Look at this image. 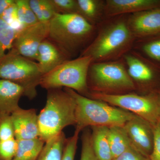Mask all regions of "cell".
Instances as JSON below:
<instances>
[{"instance_id":"1","label":"cell","mask_w":160,"mask_h":160,"mask_svg":"<svg viewBox=\"0 0 160 160\" xmlns=\"http://www.w3.org/2000/svg\"><path fill=\"white\" fill-rule=\"evenodd\" d=\"M47 90L46 105L38 115L39 138L45 142L67 126L76 124V103L73 97L62 88Z\"/></svg>"},{"instance_id":"2","label":"cell","mask_w":160,"mask_h":160,"mask_svg":"<svg viewBox=\"0 0 160 160\" xmlns=\"http://www.w3.org/2000/svg\"><path fill=\"white\" fill-rule=\"evenodd\" d=\"M64 89L73 97L76 103L75 131L81 132L87 127L123 126L136 115L99 100L79 94L69 88Z\"/></svg>"},{"instance_id":"3","label":"cell","mask_w":160,"mask_h":160,"mask_svg":"<svg viewBox=\"0 0 160 160\" xmlns=\"http://www.w3.org/2000/svg\"><path fill=\"white\" fill-rule=\"evenodd\" d=\"M91 23L78 13H55L49 22L48 38L70 57L92 34Z\"/></svg>"},{"instance_id":"4","label":"cell","mask_w":160,"mask_h":160,"mask_svg":"<svg viewBox=\"0 0 160 160\" xmlns=\"http://www.w3.org/2000/svg\"><path fill=\"white\" fill-rule=\"evenodd\" d=\"M92 63V58L86 56L67 60L44 75L40 86L47 90L62 87L69 88L88 98L89 92L87 80Z\"/></svg>"},{"instance_id":"5","label":"cell","mask_w":160,"mask_h":160,"mask_svg":"<svg viewBox=\"0 0 160 160\" xmlns=\"http://www.w3.org/2000/svg\"><path fill=\"white\" fill-rule=\"evenodd\" d=\"M43 74L37 62L20 54L14 48L0 58V79L15 83L24 89V96L29 99L37 95Z\"/></svg>"},{"instance_id":"6","label":"cell","mask_w":160,"mask_h":160,"mask_svg":"<svg viewBox=\"0 0 160 160\" xmlns=\"http://www.w3.org/2000/svg\"><path fill=\"white\" fill-rule=\"evenodd\" d=\"M132 38L128 24L119 21L103 29L81 56L91 57L92 63L109 59L128 48Z\"/></svg>"},{"instance_id":"7","label":"cell","mask_w":160,"mask_h":160,"mask_svg":"<svg viewBox=\"0 0 160 160\" xmlns=\"http://www.w3.org/2000/svg\"><path fill=\"white\" fill-rule=\"evenodd\" d=\"M89 98L102 101L142 118L154 127L160 121V98L134 94L93 92Z\"/></svg>"},{"instance_id":"8","label":"cell","mask_w":160,"mask_h":160,"mask_svg":"<svg viewBox=\"0 0 160 160\" xmlns=\"http://www.w3.org/2000/svg\"><path fill=\"white\" fill-rule=\"evenodd\" d=\"M95 92L108 93L110 91L134 89L132 79L121 63L118 62L92 63L88 72Z\"/></svg>"},{"instance_id":"9","label":"cell","mask_w":160,"mask_h":160,"mask_svg":"<svg viewBox=\"0 0 160 160\" xmlns=\"http://www.w3.org/2000/svg\"><path fill=\"white\" fill-rule=\"evenodd\" d=\"M49 23L38 22L24 28L17 35L13 48L21 55L29 59L37 60L38 49L49 36Z\"/></svg>"},{"instance_id":"10","label":"cell","mask_w":160,"mask_h":160,"mask_svg":"<svg viewBox=\"0 0 160 160\" xmlns=\"http://www.w3.org/2000/svg\"><path fill=\"white\" fill-rule=\"evenodd\" d=\"M132 147L149 158L153 145V127L142 118L135 117L123 126Z\"/></svg>"},{"instance_id":"11","label":"cell","mask_w":160,"mask_h":160,"mask_svg":"<svg viewBox=\"0 0 160 160\" xmlns=\"http://www.w3.org/2000/svg\"><path fill=\"white\" fill-rule=\"evenodd\" d=\"M15 138L17 141L39 138L38 117L35 109L20 107L11 114Z\"/></svg>"},{"instance_id":"12","label":"cell","mask_w":160,"mask_h":160,"mask_svg":"<svg viewBox=\"0 0 160 160\" xmlns=\"http://www.w3.org/2000/svg\"><path fill=\"white\" fill-rule=\"evenodd\" d=\"M127 24L132 34L137 36L160 33V8L133 13Z\"/></svg>"},{"instance_id":"13","label":"cell","mask_w":160,"mask_h":160,"mask_svg":"<svg viewBox=\"0 0 160 160\" xmlns=\"http://www.w3.org/2000/svg\"><path fill=\"white\" fill-rule=\"evenodd\" d=\"M69 58L58 46L47 38L39 47L37 61L39 69L44 75L69 60Z\"/></svg>"},{"instance_id":"14","label":"cell","mask_w":160,"mask_h":160,"mask_svg":"<svg viewBox=\"0 0 160 160\" xmlns=\"http://www.w3.org/2000/svg\"><path fill=\"white\" fill-rule=\"evenodd\" d=\"M160 5L158 0H108L105 8L106 14L113 16L155 9Z\"/></svg>"},{"instance_id":"15","label":"cell","mask_w":160,"mask_h":160,"mask_svg":"<svg viewBox=\"0 0 160 160\" xmlns=\"http://www.w3.org/2000/svg\"><path fill=\"white\" fill-rule=\"evenodd\" d=\"M24 95V89L19 85L0 79V112L11 114L20 108L19 102Z\"/></svg>"},{"instance_id":"16","label":"cell","mask_w":160,"mask_h":160,"mask_svg":"<svg viewBox=\"0 0 160 160\" xmlns=\"http://www.w3.org/2000/svg\"><path fill=\"white\" fill-rule=\"evenodd\" d=\"M92 147L98 160H113L108 140L109 127H91Z\"/></svg>"},{"instance_id":"17","label":"cell","mask_w":160,"mask_h":160,"mask_svg":"<svg viewBox=\"0 0 160 160\" xmlns=\"http://www.w3.org/2000/svg\"><path fill=\"white\" fill-rule=\"evenodd\" d=\"M123 126H112L109 128L108 140L113 159L132 147Z\"/></svg>"},{"instance_id":"18","label":"cell","mask_w":160,"mask_h":160,"mask_svg":"<svg viewBox=\"0 0 160 160\" xmlns=\"http://www.w3.org/2000/svg\"><path fill=\"white\" fill-rule=\"evenodd\" d=\"M66 138L62 132L45 142L36 160H62Z\"/></svg>"},{"instance_id":"19","label":"cell","mask_w":160,"mask_h":160,"mask_svg":"<svg viewBox=\"0 0 160 160\" xmlns=\"http://www.w3.org/2000/svg\"><path fill=\"white\" fill-rule=\"evenodd\" d=\"M18 142L17 151L12 160H36L45 143L40 138Z\"/></svg>"},{"instance_id":"20","label":"cell","mask_w":160,"mask_h":160,"mask_svg":"<svg viewBox=\"0 0 160 160\" xmlns=\"http://www.w3.org/2000/svg\"><path fill=\"white\" fill-rule=\"evenodd\" d=\"M128 73L132 79L141 82L150 81L153 78L151 69L138 59L131 55L126 57Z\"/></svg>"},{"instance_id":"21","label":"cell","mask_w":160,"mask_h":160,"mask_svg":"<svg viewBox=\"0 0 160 160\" xmlns=\"http://www.w3.org/2000/svg\"><path fill=\"white\" fill-rule=\"evenodd\" d=\"M29 2L39 22L49 23L56 13L50 0H29Z\"/></svg>"},{"instance_id":"22","label":"cell","mask_w":160,"mask_h":160,"mask_svg":"<svg viewBox=\"0 0 160 160\" xmlns=\"http://www.w3.org/2000/svg\"><path fill=\"white\" fill-rule=\"evenodd\" d=\"M17 32L0 17V58L13 47Z\"/></svg>"},{"instance_id":"23","label":"cell","mask_w":160,"mask_h":160,"mask_svg":"<svg viewBox=\"0 0 160 160\" xmlns=\"http://www.w3.org/2000/svg\"><path fill=\"white\" fill-rule=\"evenodd\" d=\"M18 18L23 29L38 22L29 6V0H15Z\"/></svg>"},{"instance_id":"24","label":"cell","mask_w":160,"mask_h":160,"mask_svg":"<svg viewBox=\"0 0 160 160\" xmlns=\"http://www.w3.org/2000/svg\"><path fill=\"white\" fill-rule=\"evenodd\" d=\"M79 14L89 22L98 17L99 13L100 2L95 0H77Z\"/></svg>"},{"instance_id":"25","label":"cell","mask_w":160,"mask_h":160,"mask_svg":"<svg viewBox=\"0 0 160 160\" xmlns=\"http://www.w3.org/2000/svg\"><path fill=\"white\" fill-rule=\"evenodd\" d=\"M13 138H15L11 114L0 112V142Z\"/></svg>"},{"instance_id":"26","label":"cell","mask_w":160,"mask_h":160,"mask_svg":"<svg viewBox=\"0 0 160 160\" xmlns=\"http://www.w3.org/2000/svg\"><path fill=\"white\" fill-rule=\"evenodd\" d=\"M82 147L80 160H98L95 154L91 139V132L84 130L82 137Z\"/></svg>"},{"instance_id":"27","label":"cell","mask_w":160,"mask_h":160,"mask_svg":"<svg viewBox=\"0 0 160 160\" xmlns=\"http://www.w3.org/2000/svg\"><path fill=\"white\" fill-rule=\"evenodd\" d=\"M18 142L15 138L0 142V160H12L16 154Z\"/></svg>"},{"instance_id":"28","label":"cell","mask_w":160,"mask_h":160,"mask_svg":"<svg viewBox=\"0 0 160 160\" xmlns=\"http://www.w3.org/2000/svg\"><path fill=\"white\" fill-rule=\"evenodd\" d=\"M1 18L10 27L15 30L17 34L23 29L22 26L18 18L17 8L16 2L6 9Z\"/></svg>"},{"instance_id":"29","label":"cell","mask_w":160,"mask_h":160,"mask_svg":"<svg viewBox=\"0 0 160 160\" xmlns=\"http://www.w3.org/2000/svg\"><path fill=\"white\" fill-rule=\"evenodd\" d=\"M57 13H78L77 0H50Z\"/></svg>"},{"instance_id":"30","label":"cell","mask_w":160,"mask_h":160,"mask_svg":"<svg viewBox=\"0 0 160 160\" xmlns=\"http://www.w3.org/2000/svg\"><path fill=\"white\" fill-rule=\"evenodd\" d=\"M79 133L75 131L73 136L66 139L62 160H74Z\"/></svg>"},{"instance_id":"31","label":"cell","mask_w":160,"mask_h":160,"mask_svg":"<svg viewBox=\"0 0 160 160\" xmlns=\"http://www.w3.org/2000/svg\"><path fill=\"white\" fill-rule=\"evenodd\" d=\"M153 145L150 160H160V121L153 127Z\"/></svg>"},{"instance_id":"32","label":"cell","mask_w":160,"mask_h":160,"mask_svg":"<svg viewBox=\"0 0 160 160\" xmlns=\"http://www.w3.org/2000/svg\"><path fill=\"white\" fill-rule=\"evenodd\" d=\"M143 49L150 57L157 61H160V40L146 44Z\"/></svg>"},{"instance_id":"33","label":"cell","mask_w":160,"mask_h":160,"mask_svg":"<svg viewBox=\"0 0 160 160\" xmlns=\"http://www.w3.org/2000/svg\"><path fill=\"white\" fill-rule=\"evenodd\" d=\"M113 160H150L140 153L133 147H131L124 153Z\"/></svg>"},{"instance_id":"34","label":"cell","mask_w":160,"mask_h":160,"mask_svg":"<svg viewBox=\"0 0 160 160\" xmlns=\"http://www.w3.org/2000/svg\"><path fill=\"white\" fill-rule=\"evenodd\" d=\"M15 2V0H0V17L6 9Z\"/></svg>"},{"instance_id":"35","label":"cell","mask_w":160,"mask_h":160,"mask_svg":"<svg viewBox=\"0 0 160 160\" xmlns=\"http://www.w3.org/2000/svg\"></svg>"}]
</instances>
